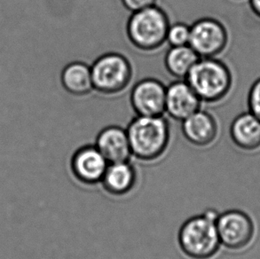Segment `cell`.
I'll use <instances>...</instances> for the list:
<instances>
[{
    "label": "cell",
    "instance_id": "6da1fadb",
    "mask_svg": "<svg viewBox=\"0 0 260 259\" xmlns=\"http://www.w3.org/2000/svg\"><path fill=\"white\" fill-rule=\"evenodd\" d=\"M126 132L133 158L143 164L158 161L169 148L171 127L165 116H136Z\"/></svg>",
    "mask_w": 260,
    "mask_h": 259
},
{
    "label": "cell",
    "instance_id": "7a4b0ae2",
    "mask_svg": "<svg viewBox=\"0 0 260 259\" xmlns=\"http://www.w3.org/2000/svg\"><path fill=\"white\" fill-rule=\"evenodd\" d=\"M218 212L208 209L187 218L179 228L177 242L186 259H215L221 249L216 220Z\"/></svg>",
    "mask_w": 260,
    "mask_h": 259
},
{
    "label": "cell",
    "instance_id": "3957f363",
    "mask_svg": "<svg viewBox=\"0 0 260 259\" xmlns=\"http://www.w3.org/2000/svg\"><path fill=\"white\" fill-rule=\"evenodd\" d=\"M185 80L203 103L217 104L232 91L234 77L229 67L217 57L200 58Z\"/></svg>",
    "mask_w": 260,
    "mask_h": 259
},
{
    "label": "cell",
    "instance_id": "277c9868",
    "mask_svg": "<svg viewBox=\"0 0 260 259\" xmlns=\"http://www.w3.org/2000/svg\"><path fill=\"white\" fill-rule=\"evenodd\" d=\"M169 16L165 9L154 5L131 13L126 23V35L131 44L140 51L151 53L166 43Z\"/></svg>",
    "mask_w": 260,
    "mask_h": 259
},
{
    "label": "cell",
    "instance_id": "5b68a950",
    "mask_svg": "<svg viewBox=\"0 0 260 259\" xmlns=\"http://www.w3.org/2000/svg\"><path fill=\"white\" fill-rule=\"evenodd\" d=\"M93 90L106 96H114L130 85L134 69L123 54L116 52L104 53L91 65Z\"/></svg>",
    "mask_w": 260,
    "mask_h": 259
},
{
    "label": "cell",
    "instance_id": "8992f818",
    "mask_svg": "<svg viewBox=\"0 0 260 259\" xmlns=\"http://www.w3.org/2000/svg\"><path fill=\"white\" fill-rule=\"evenodd\" d=\"M216 224L222 248L229 251L248 249L256 237L253 218L243 210L233 209L218 213Z\"/></svg>",
    "mask_w": 260,
    "mask_h": 259
},
{
    "label": "cell",
    "instance_id": "52a82bcc",
    "mask_svg": "<svg viewBox=\"0 0 260 259\" xmlns=\"http://www.w3.org/2000/svg\"><path fill=\"white\" fill-rule=\"evenodd\" d=\"M190 28L188 45L200 58L218 57L229 46V30L218 19L201 18L190 25Z\"/></svg>",
    "mask_w": 260,
    "mask_h": 259
},
{
    "label": "cell",
    "instance_id": "ba28073f",
    "mask_svg": "<svg viewBox=\"0 0 260 259\" xmlns=\"http://www.w3.org/2000/svg\"><path fill=\"white\" fill-rule=\"evenodd\" d=\"M109 161L93 145L78 147L71 155L70 171L77 182L85 186H98L102 182Z\"/></svg>",
    "mask_w": 260,
    "mask_h": 259
},
{
    "label": "cell",
    "instance_id": "9c48e42d",
    "mask_svg": "<svg viewBox=\"0 0 260 259\" xmlns=\"http://www.w3.org/2000/svg\"><path fill=\"white\" fill-rule=\"evenodd\" d=\"M166 86L162 81L147 77L132 88L130 102L136 116H160L166 115Z\"/></svg>",
    "mask_w": 260,
    "mask_h": 259
},
{
    "label": "cell",
    "instance_id": "30bf717a",
    "mask_svg": "<svg viewBox=\"0 0 260 259\" xmlns=\"http://www.w3.org/2000/svg\"><path fill=\"white\" fill-rule=\"evenodd\" d=\"M203 104L185 79H177L166 86V114L172 119L181 123Z\"/></svg>",
    "mask_w": 260,
    "mask_h": 259
},
{
    "label": "cell",
    "instance_id": "8fae6325",
    "mask_svg": "<svg viewBox=\"0 0 260 259\" xmlns=\"http://www.w3.org/2000/svg\"><path fill=\"white\" fill-rule=\"evenodd\" d=\"M139 182V172L131 161L109 164L101 186L109 196L123 198L130 196L136 189Z\"/></svg>",
    "mask_w": 260,
    "mask_h": 259
},
{
    "label": "cell",
    "instance_id": "7c38bea8",
    "mask_svg": "<svg viewBox=\"0 0 260 259\" xmlns=\"http://www.w3.org/2000/svg\"><path fill=\"white\" fill-rule=\"evenodd\" d=\"M181 132L187 142L204 148L218 140L219 125L211 113L201 109L181 122Z\"/></svg>",
    "mask_w": 260,
    "mask_h": 259
},
{
    "label": "cell",
    "instance_id": "4fadbf2b",
    "mask_svg": "<svg viewBox=\"0 0 260 259\" xmlns=\"http://www.w3.org/2000/svg\"><path fill=\"white\" fill-rule=\"evenodd\" d=\"M94 145L109 164L131 161L133 158L126 128L118 125L103 128L96 137Z\"/></svg>",
    "mask_w": 260,
    "mask_h": 259
},
{
    "label": "cell",
    "instance_id": "5bb4252c",
    "mask_svg": "<svg viewBox=\"0 0 260 259\" xmlns=\"http://www.w3.org/2000/svg\"><path fill=\"white\" fill-rule=\"evenodd\" d=\"M229 134L233 143L241 150H260V120L250 111L241 113L234 118Z\"/></svg>",
    "mask_w": 260,
    "mask_h": 259
},
{
    "label": "cell",
    "instance_id": "9a60e30c",
    "mask_svg": "<svg viewBox=\"0 0 260 259\" xmlns=\"http://www.w3.org/2000/svg\"><path fill=\"white\" fill-rule=\"evenodd\" d=\"M60 83L65 91L74 96H85L93 90L91 65L83 61H73L64 67L60 73Z\"/></svg>",
    "mask_w": 260,
    "mask_h": 259
},
{
    "label": "cell",
    "instance_id": "2e32d148",
    "mask_svg": "<svg viewBox=\"0 0 260 259\" xmlns=\"http://www.w3.org/2000/svg\"><path fill=\"white\" fill-rule=\"evenodd\" d=\"M199 59V55L189 45L170 46L165 56V66L176 79H186L190 70Z\"/></svg>",
    "mask_w": 260,
    "mask_h": 259
},
{
    "label": "cell",
    "instance_id": "e0dca14e",
    "mask_svg": "<svg viewBox=\"0 0 260 259\" xmlns=\"http://www.w3.org/2000/svg\"><path fill=\"white\" fill-rule=\"evenodd\" d=\"M190 31V25L185 22L170 24L166 34V43L170 46H187L189 44Z\"/></svg>",
    "mask_w": 260,
    "mask_h": 259
},
{
    "label": "cell",
    "instance_id": "ac0fdd59",
    "mask_svg": "<svg viewBox=\"0 0 260 259\" xmlns=\"http://www.w3.org/2000/svg\"><path fill=\"white\" fill-rule=\"evenodd\" d=\"M248 111L260 120V77L251 84L247 97Z\"/></svg>",
    "mask_w": 260,
    "mask_h": 259
},
{
    "label": "cell",
    "instance_id": "d6986e66",
    "mask_svg": "<svg viewBox=\"0 0 260 259\" xmlns=\"http://www.w3.org/2000/svg\"><path fill=\"white\" fill-rule=\"evenodd\" d=\"M125 9L134 13L156 5V0H121Z\"/></svg>",
    "mask_w": 260,
    "mask_h": 259
},
{
    "label": "cell",
    "instance_id": "ffe728a7",
    "mask_svg": "<svg viewBox=\"0 0 260 259\" xmlns=\"http://www.w3.org/2000/svg\"><path fill=\"white\" fill-rule=\"evenodd\" d=\"M248 3L252 14L260 20V0H248Z\"/></svg>",
    "mask_w": 260,
    "mask_h": 259
}]
</instances>
